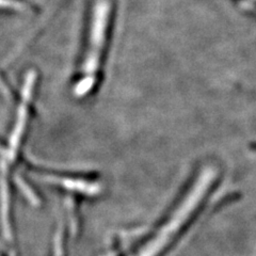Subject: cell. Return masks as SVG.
Listing matches in <instances>:
<instances>
[{
	"label": "cell",
	"instance_id": "obj_1",
	"mask_svg": "<svg viewBox=\"0 0 256 256\" xmlns=\"http://www.w3.org/2000/svg\"><path fill=\"white\" fill-rule=\"evenodd\" d=\"M110 12L111 4L109 0H96L91 18L89 44L86 47L79 78L74 86V94L77 98H84L89 95L98 82Z\"/></svg>",
	"mask_w": 256,
	"mask_h": 256
},
{
	"label": "cell",
	"instance_id": "obj_2",
	"mask_svg": "<svg viewBox=\"0 0 256 256\" xmlns=\"http://www.w3.org/2000/svg\"><path fill=\"white\" fill-rule=\"evenodd\" d=\"M27 4L20 2V0H0V9L24 12L27 11Z\"/></svg>",
	"mask_w": 256,
	"mask_h": 256
},
{
	"label": "cell",
	"instance_id": "obj_3",
	"mask_svg": "<svg viewBox=\"0 0 256 256\" xmlns=\"http://www.w3.org/2000/svg\"><path fill=\"white\" fill-rule=\"evenodd\" d=\"M0 92H2V95L6 96V98L10 96V91H9V89H8L6 84L4 82V80L2 75H0Z\"/></svg>",
	"mask_w": 256,
	"mask_h": 256
},
{
	"label": "cell",
	"instance_id": "obj_4",
	"mask_svg": "<svg viewBox=\"0 0 256 256\" xmlns=\"http://www.w3.org/2000/svg\"><path fill=\"white\" fill-rule=\"evenodd\" d=\"M0 256H2V255H0Z\"/></svg>",
	"mask_w": 256,
	"mask_h": 256
}]
</instances>
